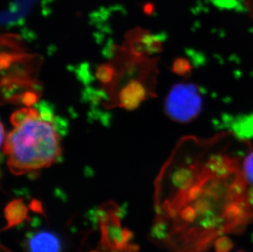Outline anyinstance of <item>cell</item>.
<instances>
[{"mask_svg":"<svg viewBox=\"0 0 253 252\" xmlns=\"http://www.w3.org/2000/svg\"><path fill=\"white\" fill-rule=\"evenodd\" d=\"M245 8L249 16L253 19V0H246L245 2Z\"/></svg>","mask_w":253,"mask_h":252,"instance_id":"8","label":"cell"},{"mask_svg":"<svg viewBox=\"0 0 253 252\" xmlns=\"http://www.w3.org/2000/svg\"><path fill=\"white\" fill-rule=\"evenodd\" d=\"M27 252H62V243L57 234L48 230H40L29 234Z\"/></svg>","mask_w":253,"mask_h":252,"instance_id":"5","label":"cell"},{"mask_svg":"<svg viewBox=\"0 0 253 252\" xmlns=\"http://www.w3.org/2000/svg\"><path fill=\"white\" fill-rule=\"evenodd\" d=\"M103 249L109 252H134L136 248L131 244L132 233L122 228L118 209L113 205H106L105 209L98 211Z\"/></svg>","mask_w":253,"mask_h":252,"instance_id":"2","label":"cell"},{"mask_svg":"<svg viewBox=\"0 0 253 252\" xmlns=\"http://www.w3.org/2000/svg\"><path fill=\"white\" fill-rule=\"evenodd\" d=\"M2 252H10L9 251L7 250V249H6V248H3V247H2Z\"/></svg>","mask_w":253,"mask_h":252,"instance_id":"9","label":"cell"},{"mask_svg":"<svg viewBox=\"0 0 253 252\" xmlns=\"http://www.w3.org/2000/svg\"><path fill=\"white\" fill-rule=\"evenodd\" d=\"M242 172L249 187L253 188V151L244 157L241 164Z\"/></svg>","mask_w":253,"mask_h":252,"instance_id":"7","label":"cell"},{"mask_svg":"<svg viewBox=\"0 0 253 252\" xmlns=\"http://www.w3.org/2000/svg\"><path fill=\"white\" fill-rule=\"evenodd\" d=\"M126 48L134 54L145 57L162 50V43L158 36L141 29H134L126 35Z\"/></svg>","mask_w":253,"mask_h":252,"instance_id":"4","label":"cell"},{"mask_svg":"<svg viewBox=\"0 0 253 252\" xmlns=\"http://www.w3.org/2000/svg\"><path fill=\"white\" fill-rule=\"evenodd\" d=\"M12 174L22 175L53 165L62 154L55 123L41 117L31 108L22 122L7 136L2 145Z\"/></svg>","mask_w":253,"mask_h":252,"instance_id":"1","label":"cell"},{"mask_svg":"<svg viewBox=\"0 0 253 252\" xmlns=\"http://www.w3.org/2000/svg\"><path fill=\"white\" fill-rule=\"evenodd\" d=\"M201 98L190 84H178L169 91L165 101V112L176 122H189L200 112Z\"/></svg>","mask_w":253,"mask_h":252,"instance_id":"3","label":"cell"},{"mask_svg":"<svg viewBox=\"0 0 253 252\" xmlns=\"http://www.w3.org/2000/svg\"><path fill=\"white\" fill-rule=\"evenodd\" d=\"M27 206L21 199H16L9 202L5 208V219L7 221L5 229L22 224L27 219Z\"/></svg>","mask_w":253,"mask_h":252,"instance_id":"6","label":"cell"},{"mask_svg":"<svg viewBox=\"0 0 253 252\" xmlns=\"http://www.w3.org/2000/svg\"><path fill=\"white\" fill-rule=\"evenodd\" d=\"M96 252V251H94V252Z\"/></svg>","mask_w":253,"mask_h":252,"instance_id":"10","label":"cell"}]
</instances>
